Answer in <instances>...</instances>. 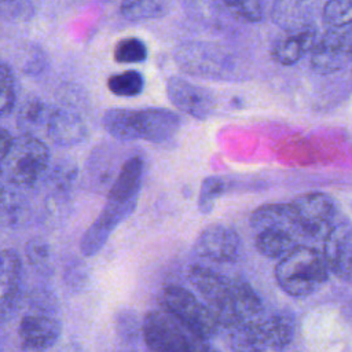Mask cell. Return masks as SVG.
Returning <instances> with one entry per match:
<instances>
[{
	"instance_id": "obj_22",
	"label": "cell",
	"mask_w": 352,
	"mask_h": 352,
	"mask_svg": "<svg viewBox=\"0 0 352 352\" xmlns=\"http://www.w3.org/2000/svg\"><path fill=\"white\" fill-rule=\"evenodd\" d=\"M51 106H48L41 98L30 95L23 99L16 110V124L23 135L36 136L34 132L44 129Z\"/></svg>"
},
{
	"instance_id": "obj_24",
	"label": "cell",
	"mask_w": 352,
	"mask_h": 352,
	"mask_svg": "<svg viewBox=\"0 0 352 352\" xmlns=\"http://www.w3.org/2000/svg\"><path fill=\"white\" fill-rule=\"evenodd\" d=\"M117 146H99L96 147L92 153L89 160H87V173H89V179H92L98 172L100 175H104V184L107 186V190L110 188L111 183L114 182V179L117 177L122 164L124 162H118V157H117ZM107 192V191H106Z\"/></svg>"
},
{
	"instance_id": "obj_15",
	"label": "cell",
	"mask_w": 352,
	"mask_h": 352,
	"mask_svg": "<svg viewBox=\"0 0 352 352\" xmlns=\"http://www.w3.org/2000/svg\"><path fill=\"white\" fill-rule=\"evenodd\" d=\"M44 131L48 139L60 147L81 144L88 136V126L81 116L62 107H51Z\"/></svg>"
},
{
	"instance_id": "obj_36",
	"label": "cell",
	"mask_w": 352,
	"mask_h": 352,
	"mask_svg": "<svg viewBox=\"0 0 352 352\" xmlns=\"http://www.w3.org/2000/svg\"><path fill=\"white\" fill-rule=\"evenodd\" d=\"M44 65H45L44 54L41 52L40 48H33L26 55V59H25V63H23V70H25V73L36 74V73H40L44 69Z\"/></svg>"
},
{
	"instance_id": "obj_20",
	"label": "cell",
	"mask_w": 352,
	"mask_h": 352,
	"mask_svg": "<svg viewBox=\"0 0 352 352\" xmlns=\"http://www.w3.org/2000/svg\"><path fill=\"white\" fill-rule=\"evenodd\" d=\"M102 126L120 143H132L140 140L138 109L114 107L102 116Z\"/></svg>"
},
{
	"instance_id": "obj_29",
	"label": "cell",
	"mask_w": 352,
	"mask_h": 352,
	"mask_svg": "<svg viewBox=\"0 0 352 352\" xmlns=\"http://www.w3.org/2000/svg\"><path fill=\"white\" fill-rule=\"evenodd\" d=\"M44 176H47L45 182L51 191L56 194H63L73 186L77 176V169L74 164L69 161H62L52 166L50 170H47Z\"/></svg>"
},
{
	"instance_id": "obj_8",
	"label": "cell",
	"mask_w": 352,
	"mask_h": 352,
	"mask_svg": "<svg viewBox=\"0 0 352 352\" xmlns=\"http://www.w3.org/2000/svg\"><path fill=\"white\" fill-rule=\"evenodd\" d=\"M305 239H322L338 221L340 212L336 201L326 192L311 191L290 202Z\"/></svg>"
},
{
	"instance_id": "obj_31",
	"label": "cell",
	"mask_w": 352,
	"mask_h": 352,
	"mask_svg": "<svg viewBox=\"0 0 352 352\" xmlns=\"http://www.w3.org/2000/svg\"><path fill=\"white\" fill-rule=\"evenodd\" d=\"M226 190V182L219 176H206L199 188L197 206L201 213L208 214L212 212L216 201L223 195Z\"/></svg>"
},
{
	"instance_id": "obj_9",
	"label": "cell",
	"mask_w": 352,
	"mask_h": 352,
	"mask_svg": "<svg viewBox=\"0 0 352 352\" xmlns=\"http://www.w3.org/2000/svg\"><path fill=\"white\" fill-rule=\"evenodd\" d=\"M351 55L352 25H348L324 29L309 52V60L314 72L327 76L344 70L351 62Z\"/></svg>"
},
{
	"instance_id": "obj_11",
	"label": "cell",
	"mask_w": 352,
	"mask_h": 352,
	"mask_svg": "<svg viewBox=\"0 0 352 352\" xmlns=\"http://www.w3.org/2000/svg\"><path fill=\"white\" fill-rule=\"evenodd\" d=\"M241 249L242 242L238 232L220 223L205 227L194 243V252L198 257L216 263L236 261Z\"/></svg>"
},
{
	"instance_id": "obj_19",
	"label": "cell",
	"mask_w": 352,
	"mask_h": 352,
	"mask_svg": "<svg viewBox=\"0 0 352 352\" xmlns=\"http://www.w3.org/2000/svg\"><path fill=\"white\" fill-rule=\"evenodd\" d=\"M22 280V263L12 249L0 250V302L15 308Z\"/></svg>"
},
{
	"instance_id": "obj_35",
	"label": "cell",
	"mask_w": 352,
	"mask_h": 352,
	"mask_svg": "<svg viewBox=\"0 0 352 352\" xmlns=\"http://www.w3.org/2000/svg\"><path fill=\"white\" fill-rule=\"evenodd\" d=\"M33 12L30 3L21 1H0V16L4 19L28 18Z\"/></svg>"
},
{
	"instance_id": "obj_16",
	"label": "cell",
	"mask_w": 352,
	"mask_h": 352,
	"mask_svg": "<svg viewBox=\"0 0 352 352\" xmlns=\"http://www.w3.org/2000/svg\"><path fill=\"white\" fill-rule=\"evenodd\" d=\"M140 140L164 143L170 140L180 129L182 118L172 110L162 107L138 109Z\"/></svg>"
},
{
	"instance_id": "obj_1",
	"label": "cell",
	"mask_w": 352,
	"mask_h": 352,
	"mask_svg": "<svg viewBox=\"0 0 352 352\" xmlns=\"http://www.w3.org/2000/svg\"><path fill=\"white\" fill-rule=\"evenodd\" d=\"M249 224L254 231L256 249L270 258L279 260L305 239L290 202L260 205L252 212Z\"/></svg>"
},
{
	"instance_id": "obj_18",
	"label": "cell",
	"mask_w": 352,
	"mask_h": 352,
	"mask_svg": "<svg viewBox=\"0 0 352 352\" xmlns=\"http://www.w3.org/2000/svg\"><path fill=\"white\" fill-rule=\"evenodd\" d=\"M319 28H309L297 33H285L272 45L271 55L275 62L283 66L297 63L305 54H309L319 38Z\"/></svg>"
},
{
	"instance_id": "obj_5",
	"label": "cell",
	"mask_w": 352,
	"mask_h": 352,
	"mask_svg": "<svg viewBox=\"0 0 352 352\" xmlns=\"http://www.w3.org/2000/svg\"><path fill=\"white\" fill-rule=\"evenodd\" d=\"M142 331L150 352H205L209 345L162 308L146 314Z\"/></svg>"
},
{
	"instance_id": "obj_21",
	"label": "cell",
	"mask_w": 352,
	"mask_h": 352,
	"mask_svg": "<svg viewBox=\"0 0 352 352\" xmlns=\"http://www.w3.org/2000/svg\"><path fill=\"white\" fill-rule=\"evenodd\" d=\"M260 330L267 349L280 352L294 337V320L287 314H275L258 319Z\"/></svg>"
},
{
	"instance_id": "obj_33",
	"label": "cell",
	"mask_w": 352,
	"mask_h": 352,
	"mask_svg": "<svg viewBox=\"0 0 352 352\" xmlns=\"http://www.w3.org/2000/svg\"><path fill=\"white\" fill-rule=\"evenodd\" d=\"M221 6L236 19L257 23L264 18V3L263 1H223Z\"/></svg>"
},
{
	"instance_id": "obj_23",
	"label": "cell",
	"mask_w": 352,
	"mask_h": 352,
	"mask_svg": "<svg viewBox=\"0 0 352 352\" xmlns=\"http://www.w3.org/2000/svg\"><path fill=\"white\" fill-rule=\"evenodd\" d=\"M263 318V316H261ZM228 346L232 352H265L267 345L263 338L258 319L239 323L228 329Z\"/></svg>"
},
{
	"instance_id": "obj_13",
	"label": "cell",
	"mask_w": 352,
	"mask_h": 352,
	"mask_svg": "<svg viewBox=\"0 0 352 352\" xmlns=\"http://www.w3.org/2000/svg\"><path fill=\"white\" fill-rule=\"evenodd\" d=\"M60 322L44 312H32L22 316L18 324L19 344L29 352H44L59 340Z\"/></svg>"
},
{
	"instance_id": "obj_38",
	"label": "cell",
	"mask_w": 352,
	"mask_h": 352,
	"mask_svg": "<svg viewBox=\"0 0 352 352\" xmlns=\"http://www.w3.org/2000/svg\"><path fill=\"white\" fill-rule=\"evenodd\" d=\"M14 311V308L6 305V304H1L0 302V324H3L11 315V312Z\"/></svg>"
},
{
	"instance_id": "obj_39",
	"label": "cell",
	"mask_w": 352,
	"mask_h": 352,
	"mask_svg": "<svg viewBox=\"0 0 352 352\" xmlns=\"http://www.w3.org/2000/svg\"><path fill=\"white\" fill-rule=\"evenodd\" d=\"M205 352H219V351H217V349H216V348H213V346H212V345H210V344H209V345H208V348H206V351H205Z\"/></svg>"
},
{
	"instance_id": "obj_12",
	"label": "cell",
	"mask_w": 352,
	"mask_h": 352,
	"mask_svg": "<svg viewBox=\"0 0 352 352\" xmlns=\"http://www.w3.org/2000/svg\"><path fill=\"white\" fill-rule=\"evenodd\" d=\"M322 256L330 274L344 282L351 280L352 230L348 217H340L323 238Z\"/></svg>"
},
{
	"instance_id": "obj_32",
	"label": "cell",
	"mask_w": 352,
	"mask_h": 352,
	"mask_svg": "<svg viewBox=\"0 0 352 352\" xmlns=\"http://www.w3.org/2000/svg\"><path fill=\"white\" fill-rule=\"evenodd\" d=\"M16 103L15 92V76L11 69L4 62H0V117L11 114Z\"/></svg>"
},
{
	"instance_id": "obj_28",
	"label": "cell",
	"mask_w": 352,
	"mask_h": 352,
	"mask_svg": "<svg viewBox=\"0 0 352 352\" xmlns=\"http://www.w3.org/2000/svg\"><path fill=\"white\" fill-rule=\"evenodd\" d=\"M320 18L324 29L352 25V3L348 0H330L323 4Z\"/></svg>"
},
{
	"instance_id": "obj_10",
	"label": "cell",
	"mask_w": 352,
	"mask_h": 352,
	"mask_svg": "<svg viewBox=\"0 0 352 352\" xmlns=\"http://www.w3.org/2000/svg\"><path fill=\"white\" fill-rule=\"evenodd\" d=\"M143 169L144 165L140 155L128 157L107 190L104 204L131 216L139 201L143 183Z\"/></svg>"
},
{
	"instance_id": "obj_4",
	"label": "cell",
	"mask_w": 352,
	"mask_h": 352,
	"mask_svg": "<svg viewBox=\"0 0 352 352\" xmlns=\"http://www.w3.org/2000/svg\"><path fill=\"white\" fill-rule=\"evenodd\" d=\"M188 280L202 297V302L219 327L228 330L241 323L234 300L232 278L204 265H192L188 270Z\"/></svg>"
},
{
	"instance_id": "obj_37",
	"label": "cell",
	"mask_w": 352,
	"mask_h": 352,
	"mask_svg": "<svg viewBox=\"0 0 352 352\" xmlns=\"http://www.w3.org/2000/svg\"><path fill=\"white\" fill-rule=\"evenodd\" d=\"M11 140H12V136L10 135V132L0 126V155L8 148Z\"/></svg>"
},
{
	"instance_id": "obj_6",
	"label": "cell",
	"mask_w": 352,
	"mask_h": 352,
	"mask_svg": "<svg viewBox=\"0 0 352 352\" xmlns=\"http://www.w3.org/2000/svg\"><path fill=\"white\" fill-rule=\"evenodd\" d=\"M175 60L188 74L210 80H232L239 74L235 59L220 47L184 43L175 51Z\"/></svg>"
},
{
	"instance_id": "obj_2",
	"label": "cell",
	"mask_w": 352,
	"mask_h": 352,
	"mask_svg": "<svg viewBox=\"0 0 352 352\" xmlns=\"http://www.w3.org/2000/svg\"><path fill=\"white\" fill-rule=\"evenodd\" d=\"M274 275L286 294L308 297L327 282L330 272L322 252L302 243L278 260Z\"/></svg>"
},
{
	"instance_id": "obj_27",
	"label": "cell",
	"mask_w": 352,
	"mask_h": 352,
	"mask_svg": "<svg viewBox=\"0 0 352 352\" xmlns=\"http://www.w3.org/2000/svg\"><path fill=\"white\" fill-rule=\"evenodd\" d=\"M148 50L146 43L139 37H124L117 41L113 56L114 60L124 65H133V63H142L147 59Z\"/></svg>"
},
{
	"instance_id": "obj_34",
	"label": "cell",
	"mask_w": 352,
	"mask_h": 352,
	"mask_svg": "<svg viewBox=\"0 0 352 352\" xmlns=\"http://www.w3.org/2000/svg\"><path fill=\"white\" fill-rule=\"evenodd\" d=\"M21 214V202L18 195L0 182V224L10 226L18 221Z\"/></svg>"
},
{
	"instance_id": "obj_26",
	"label": "cell",
	"mask_w": 352,
	"mask_h": 352,
	"mask_svg": "<svg viewBox=\"0 0 352 352\" xmlns=\"http://www.w3.org/2000/svg\"><path fill=\"white\" fill-rule=\"evenodd\" d=\"M107 88L116 96L133 98L143 92L144 77L140 72L128 69L110 76L107 80Z\"/></svg>"
},
{
	"instance_id": "obj_3",
	"label": "cell",
	"mask_w": 352,
	"mask_h": 352,
	"mask_svg": "<svg viewBox=\"0 0 352 352\" xmlns=\"http://www.w3.org/2000/svg\"><path fill=\"white\" fill-rule=\"evenodd\" d=\"M48 146L32 135L12 138L8 148L0 155V177L7 186L32 187L48 170Z\"/></svg>"
},
{
	"instance_id": "obj_30",
	"label": "cell",
	"mask_w": 352,
	"mask_h": 352,
	"mask_svg": "<svg viewBox=\"0 0 352 352\" xmlns=\"http://www.w3.org/2000/svg\"><path fill=\"white\" fill-rule=\"evenodd\" d=\"M26 257L30 265L41 274H50L52 271V253L50 243L43 238H32L26 243Z\"/></svg>"
},
{
	"instance_id": "obj_17",
	"label": "cell",
	"mask_w": 352,
	"mask_h": 352,
	"mask_svg": "<svg viewBox=\"0 0 352 352\" xmlns=\"http://www.w3.org/2000/svg\"><path fill=\"white\" fill-rule=\"evenodd\" d=\"M315 6L309 1H275L271 16L285 33H297L318 26Z\"/></svg>"
},
{
	"instance_id": "obj_7",
	"label": "cell",
	"mask_w": 352,
	"mask_h": 352,
	"mask_svg": "<svg viewBox=\"0 0 352 352\" xmlns=\"http://www.w3.org/2000/svg\"><path fill=\"white\" fill-rule=\"evenodd\" d=\"M162 309L201 340L208 341L219 331V326L205 304L188 289L169 285L160 294Z\"/></svg>"
},
{
	"instance_id": "obj_14",
	"label": "cell",
	"mask_w": 352,
	"mask_h": 352,
	"mask_svg": "<svg viewBox=\"0 0 352 352\" xmlns=\"http://www.w3.org/2000/svg\"><path fill=\"white\" fill-rule=\"evenodd\" d=\"M166 94L175 107L197 120H206L214 110L212 94L183 77H169Z\"/></svg>"
},
{
	"instance_id": "obj_25",
	"label": "cell",
	"mask_w": 352,
	"mask_h": 352,
	"mask_svg": "<svg viewBox=\"0 0 352 352\" xmlns=\"http://www.w3.org/2000/svg\"><path fill=\"white\" fill-rule=\"evenodd\" d=\"M170 10V3L164 0H132L124 1L120 6V12L124 19L131 22L158 19L165 16Z\"/></svg>"
}]
</instances>
